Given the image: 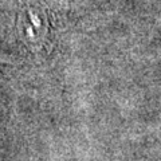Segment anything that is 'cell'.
I'll return each mask as SVG.
<instances>
[{
  "mask_svg": "<svg viewBox=\"0 0 161 161\" xmlns=\"http://www.w3.org/2000/svg\"><path fill=\"white\" fill-rule=\"evenodd\" d=\"M19 32L28 46L35 48L47 46L51 34L47 12L40 7H27L19 18Z\"/></svg>",
  "mask_w": 161,
  "mask_h": 161,
  "instance_id": "cell-1",
  "label": "cell"
}]
</instances>
